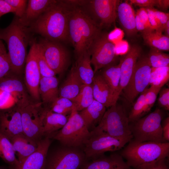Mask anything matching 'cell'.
I'll return each mask as SVG.
<instances>
[{
    "mask_svg": "<svg viewBox=\"0 0 169 169\" xmlns=\"http://www.w3.org/2000/svg\"><path fill=\"white\" fill-rule=\"evenodd\" d=\"M147 89V88L140 94L127 115L130 123L138 120L146 114L145 97Z\"/></svg>",
    "mask_w": 169,
    "mask_h": 169,
    "instance_id": "e575fe53",
    "label": "cell"
},
{
    "mask_svg": "<svg viewBox=\"0 0 169 169\" xmlns=\"http://www.w3.org/2000/svg\"><path fill=\"white\" fill-rule=\"evenodd\" d=\"M0 169H8L6 168L5 167L2 166H0Z\"/></svg>",
    "mask_w": 169,
    "mask_h": 169,
    "instance_id": "6f0895ef",
    "label": "cell"
},
{
    "mask_svg": "<svg viewBox=\"0 0 169 169\" xmlns=\"http://www.w3.org/2000/svg\"><path fill=\"white\" fill-rule=\"evenodd\" d=\"M51 142V139L49 137L41 139L35 152L17 167L8 169H45L48 150Z\"/></svg>",
    "mask_w": 169,
    "mask_h": 169,
    "instance_id": "e0dca14e",
    "label": "cell"
},
{
    "mask_svg": "<svg viewBox=\"0 0 169 169\" xmlns=\"http://www.w3.org/2000/svg\"><path fill=\"white\" fill-rule=\"evenodd\" d=\"M74 64L83 84H92L95 74L91 66V56L89 52L77 57Z\"/></svg>",
    "mask_w": 169,
    "mask_h": 169,
    "instance_id": "83f0119b",
    "label": "cell"
},
{
    "mask_svg": "<svg viewBox=\"0 0 169 169\" xmlns=\"http://www.w3.org/2000/svg\"><path fill=\"white\" fill-rule=\"evenodd\" d=\"M163 113L156 108L153 112L129 123L133 139L138 142H166L163 137L161 121Z\"/></svg>",
    "mask_w": 169,
    "mask_h": 169,
    "instance_id": "52a82bcc",
    "label": "cell"
},
{
    "mask_svg": "<svg viewBox=\"0 0 169 169\" xmlns=\"http://www.w3.org/2000/svg\"><path fill=\"white\" fill-rule=\"evenodd\" d=\"M117 15L120 23L127 36H131L137 32L136 27V13L131 6L127 2L119 3Z\"/></svg>",
    "mask_w": 169,
    "mask_h": 169,
    "instance_id": "cb8c5ba5",
    "label": "cell"
},
{
    "mask_svg": "<svg viewBox=\"0 0 169 169\" xmlns=\"http://www.w3.org/2000/svg\"><path fill=\"white\" fill-rule=\"evenodd\" d=\"M37 59L41 77L55 76L54 72L50 68L44 58L38 43Z\"/></svg>",
    "mask_w": 169,
    "mask_h": 169,
    "instance_id": "f35d334b",
    "label": "cell"
},
{
    "mask_svg": "<svg viewBox=\"0 0 169 169\" xmlns=\"http://www.w3.org/2000/svg\"><path fill=\"white\" fill-rule=\"evenodd\" d=\"M21 114L23 134L28 137L38 141L43 136L42 132V116L44 109L41 103H33L28 98L17 103Z\"/></svg>",
    "mask_w": 169,
    "mask_h": 169,
    "instance_id": "9c48e42d",
    "label": "cell"
},
{
    "mask_svg": "<svg viewBox=\"0 0 169 169\" xmlns=\"http://www.w3.org/2000/svg\"><path fill=\"white\" fill-rule=\"evenodd\" d=\"M58 80L55 76L41 77L39 93L44 103L51 104L59 97Z\"/></svg>",
    "mask_w": 169,
    "mask_h": 169,
    "instance_id": "484cf974",
    "label": "cell"
},
{
    "mask_svg": "<svg viewBox=\"0 0 169 169\" xmlns=\"http://www.w3.org/2000/svg\"><path fill=\"white\" fill-rule=\"evenodd\" d=\"M131 4L138 6L141 8H153L154 6L158 7L159 0H130Z\"/></svg>",
    "mask_w": 169,
    "mask_h": 169,
    "instance_id": "7dc6e473",
    "label": "cell"
},
{
    "mask_svg": "<svg viewBox=\"0 0 169 169\" xmlns=\"http://www.w3.org/2000/svg\"><path fill=\"white\" fill-rule=\"evenodd\" d=\"M68 120L66 115L54 112L49 109H44L42 116L43 136L49 137L62 128Z\"/></svg>",
    "mask_w": 169,
    "mask_h": 169,
    "instance_id": "603a6c76",
    "label": "cell"
},
{
    "mask_svg": "<svg viewBox=\"0 0 169 169\" xmlns=\"http://www.w3.org/2000/svg\"><path fill=\"white\" fill-rule=\"evenodd\" d=\"M129 121L125 109L116 103L105 112L99 124L90 132L104 134L115 137L132 135Z\"/></svg>",
    "mask_w": 169,
    "mask_h": 169,
    "instance_id": "8992f818",
    "label": "cell"
},
{
    "mask_svg": "<svg viewBox=\"0 0 169 169\" xmlns=\"http://www.w3.org/2000/svg\"><path fill=\"white\" fill-rule=\"evenodd\" d=\"M158 103L160 106L166 110H169V88H161L159 92Z\"/></svg>",
    "mask_w": 169,
    "mask_h": 169,
    "instance_id": "7bdbcfd3",
    "label": "cell"
},
{
    "mask_svg": "<svg viewBox=\"0 0 169 169\" xmlns=\"http://www.w3.org/2000/svg\"><path fill=\"white\" fill-rule=\"evenodd\" d=\"M169 79V66L151 67L149 85L162 87Z\"/></svg>",
    "mask_w": 169,
    "mask_h": 169,
    "instance_id": "836d02e7",
    "label": "cell"
},
{
    "mask_svg": "<svg viewBox=\"0 0 169 169\" xmlns=\"http://www.w3.org/2000/svg\"><path fill=\"white\" fill-rule=\"evenodd\" d=\"M80 169H133L125 161L120 153L105 155L95 159L86 161Z\"/></svg>",
    "mask_w": 169,
    "mask_h": 169,
    "instance_id": "d6986e66",
    "label": "cell"
},
{
    "mask_svg": "<svg viewBox=\"0 0 169 169\" xmlns=\"http://www.w3.org/2000/svg\"><path fill=\"white\" fill-rule=\"evenodd\" d=\"M0 90L11 93L18 102L27 97L22 82L10 77V73L0 80Z\"/></svg>",
    "mask_w": 169,
    "mask_h": 169,
    "instance_id": "f1b7e54d",
    "label": "cell"
},
{
    "mask_svg": "<svg viewBox=\"0 0 169 169\" xmlns=\"http://www.w3.org/2000/svg\"><path fill=\"white\" fill-rule=\"evenodd\" d=\"M165 32V35L169 37V20L166 23L164 29Z\"/></svg>",
    "mask_w": 169,
    "mask_h": 169,
    "instance_id": "9f6ffc18",
    "label": "cell"
},
{
    "mask_svg": "<svg viewBox=\"0 0 169 169\" xmlns=\"http://www.w3.org/2000/svg\"><path fill=\"white\" fill-rule=\"evenodd\" d=\"M154 12L159 26L158 31L162 33L167 22L169 20V13L160 11L154 9Z\"/></svg>",
    "mask_w": 169,
    "mask_h": 169,
    "instance_id": "f6af8a7d",
    "label": "cell"
},
{
    "mask_svg": "<svg viewBox=\"0 0 169 169\" xmlns=\"http://www.w3.org/2000/svg\"><path fill=\"white\" fill-rule=\"evenodd\" d=\"M69 8L62 1H56L34 21L32 28L48 40L59 42L69 40Z\"/></svg>",
    "mask_w": 169,
    "mask_h": 169,
    "instance_id": "7a4b0ae2",
    "label": "cell"
},
{
    "mask_svg": "<svg viewBox=\"0 0 169 169\" xmlns=\"http://www.w3.org/2000/svg\"><path fill=\"white\" fill-rule=\"evenodd\" d=\"M141 53L139 46L133 45L129 49L125 56L120 59V78L117 94L118 98L128 84Z\"/></svg>",
    "mask_w": 169,
    "mask_h": 169,
    "instance_id": "ac0fdd59",
    "label": "cell"
},
{
    "mask_svg": "<svg viewBox=\"0 0 169 169\" xmlns=\"http://www.w3.org/2000/svg\"><path fill=\"white\" fill-rule=\"evenodd\" d=\"M18 100L11 93L0 90V111L12 108Z\"/></svg>",
    "mask_w": 169,
    "mask_h": 169,
    "instance_id": "60d3db41",
    "label": "cell"
},
{
    "mask_svg": "<svg viewBox=\"0 0 169 169\" xmlns=\"http://www.w3.org/2000/svg\"><path fill=\"white\" fill-rule=\"evenodd\" d=\"M147 12L149 20L152 29L156 31L159 29V26L154 12V8H145Z\"/></svg>",
    "mask_w": 169,
    "mask_h": 169,
    "instance_id": "c3c4849f",
    "label": "cell"
},
{
    "mask_svg": "<svg viewBox=\"0 0 169 169\" xmlns=\"http://www.w3.org/2000/svg\"><path fill=\"white\" fill-rule=\"evenodd\" d=\"M83 84L74 64L61 86L59 89V96L72 101L79 92Z\"/></svg>",
    "mask_w": 169,
    "mask_h": 169,
    "instance_id": "44dd1931",
    "label": "cell"
},
{
    "mask_svg": "<svg viewBox=\"0 0 169 169\" xmlns=\"http://www.w3.org/2000/svg\"><path fill=\"white\" fill-rule=\"evenodd\" d=\"M85 161L81 148L62 145L47 157L45 169H80Z\"/></svg>",
    "mask_w": 169,
    "mask_h": 169,
    "instance_id": "30bf717a",
    "label": "cell"
},
{
    "mask_svg": "<svg viewBox=\"0 0 169 169\" xmlns=\"http://www.w3.org/2000/svg\"><path fill=\"white\" fill-rule=\"evenodd\" d=\"M94 100L92 84H83L79 94L72 102L77 111L79 112L88 107Z\"/></svg>",
    "mask_w": 169,
    "mask_h": 169,
    "instance_id": "d6a6232c",
    "label": "cell"
},
{
    "mask_svg": "<svg viewBox=\"0 0 169 169\" xmlns=\"http://www.w3.org/2000/svg\"><path fill=\"white\" fill-rule=\"evenodd\" d=\"M151 70L147 57H140L128 84L122 92L129 103H132L138 95L149 85Z\"/></svg>",
    "mask_w": 169,
    "mask_h": 169,
    "instance_id": "8fae6325",
    "label": "cell"
},
{
    "mask_svg": "<svg viewBox=\"0 0 169 169\" xmlns=\"http://www.w3.org/2000/svg\"><path fill=\"white\" fill-rule=\"evenodd\" d=\"M91 135L83 147L86 161L96 159L107 151L120 150L133 138L132 135L120 137L101 133Z\"/></svg>",
    "mask_w": 169,
    "mask_h": 169,
    "instance_id": "ba28073f",
    "label": "cell"
},
{
    "mask_svg": "<svg viewBox=\"0 0 169 169\" xmlns=\"http://www.w3.org/2000/svg\"><path fill=\"white\" fill-rule=\"evenodd\" d=\"M51 104L49 109L51 111L66 116L68 114H70L75 106L71 100L59 96Z\"/></svg>",
    "mask_w": 169,
    "mask_h": 169,
    "instance_id": "d590c367",
    "label": "cell"
},
{
    "mask_svg": "<svg viewBox=\"0 0 169 169\" xmlns=\"http://www.w3.org/2000/svg\"><path fill=\"white\" fill-rule=\"evenodd\" d=\"M114 45L115 52L117 55L126 54L130 49L128 42L125 40H122Z\"/></svg>",
    "mask_w": 169,
    "mask_h": 169,
    "instance_id": "681fc988",
    "label": "cell"
},
{
    "mask_svg": "<svg viewBox=\"0 0 169 169\" xmlns=\"http://www.w3.org/2000/svg\"><path fill=\"white\" fill-rule=\"evenodd\" d=\"M56 1L52 0H28L24 15L21 18H19L22 23L27 26L31 21L37 19Z\"/></svg>",
    "mask_w": 169,
    "mask_h": 169,
    "instance_id": "4316f807",
    "label": "cell"
},
{
    "mask_svg": "<svg viewBox=\"0 0 169 169\" xmlns=\"http://www.w3.org/2000/svg\"><path fill=\"white\" fill-rule=\"evenodd\" d=\"M0 132L10 140L23 134L21 114L18 106L0 111Z\"/></svg>",
    "mask_w": 169,
    "mask_h": 169,
    "instance_id": "2e32d148",
    "label": "cell"
},
{
    "mask_svg": "<svg viewBox=\"0 0 169 169\" xmlns=\"http://www.w3.org/2000/svg\"><path fill=\"white\" fill-rule=\"evenodd\" d=\"M136 14L139 17L142 21L148 28L153 30L149 22L147 12L145 8H141L137 10Z\"/></svg>",
    "mask_w": 169,
    "mask_h": 169,
    "instance_id": "f907efd6",
    "label": "cell"
},
{
    "mask_svg": "<svg viewBox=\"0 0 169 169\" xmlns=\"http://www.w3.org/2000/svg\"><path fill=\"white\" fill-rule=\"evenodd\" d=\"M169 6V0H159L158 8L163 9L166 10L168 8Z\"/></svg>",
    "mask_w": 169,
    "mask_h": 169,
    "instance_id": "11a10c76",
    "label": "cell"
},
{
    "mask_svg": "<svg viewBox=\"0 0 169 169\" xmlns=\"http://www.w3.org/2000/svg\"><path fill=\"white\" fill-rule=\"evenodd\" d=\"M124 34V32L122 30L116 27L108 34L107 38L110 41L115 45L122 40Z\"/></svg>",
    "mask_w": 169,
    "mask_h": 169,
    "instance_id": "bcb514c9",
    "label": "cell"
},
{
    "mask_svg": "<svg viewBox=\"0 0 169 169\" xmlns=\"http://www.w3.org/2000/svg\"><path fill=\"white\" fill-rule=\"evenodd\" d=\"M27 26L17 17L8 27L0 31V39L7 45L11 72L16 74L22 72L27 57L30 36Z\"/></svg>",
    "mask_w": 169,
    "mask_h": 169,
    "instance_id": "3957f363",
    "label": "cell"
},
{
    "mask_svg": "<svg viewBox=\"0 0 169 169\" xmlns=\"http://www.w3.org/2000/svg\"><path fill=\"white\" fill-rule=\"evenodd\" d=\"M147 57L151 67L169 66V55L163 53L156 49L152 48Z\"/></svg>",
    "mask_w": 169,
    "mask_h": 169,
    "instance_id": "8d00e7d4",
    "label": "cell"
},
{
    "mask_svg": "<svg viewBox=\"0 0 169 169\" xmlns=\"http://www.w3.org/2000/svg\"><path fill=\"white\" fill-rule=\"evenodd\" d=\"M135 22L136 28L137 31L142 33L148 30H152L148 28L146 26L139 17L136 13Z\"/></svg>",
    "mask_w": 169,
    "mask_h": 169,
    "instance_id": "db71d44e",
    "label": "cell"
},
{
    "mask_svg": "<svg viewBox=\"0 0 169 169\" xmlns=\"http://www.w3.org/2000/svg\"><path fill=\"white\" fill-rule=\"evenodd\" d=\"M10 13H15L14 9L5 0H0V18L3 15Z\"/></svg>",
    "mask_w": 169,
    "mask_h": 169,
    "instance_id": "816d5d0a",
    "label": "cell"
},
{
    "mask_svg": "<svg viewBox=\"0 0 169 169\" xmlns=\"http://www.w3.org/2000/svg\"><path fill=\"white\" fill-rule=\"evenodd\" d=\"M121 62L118 64H112L103 68L100 74L115 94L116 99L120 78Z\"/></svg>",
    "mask_w": 169,
    "mask_h": 169,
    "instance_id": "f546056e",
    "label": "cell"
},
{
    "mask_svg": "<svg viewBox=\"0 0 169 169\" xmlns=\"http://www.w3.org/2000/svg\"><path fill=\"white\" fill-rule=\"evenodd\" d=\"M166 158L141 166L133 169H169Z\"/></svg>",
    "mask_w": 169,
    "mask_h": 169,
    "instance_id": "ee69618b",
    "label": "cell"
},
{
    "mask_svg": "<svg viewBox=\"0 0 169 169\" xmlns=\"http://www.w3.org/2000/svg\"><path fill=\"white\" fill-rule=\"evenodd\" d=\"M91 136L74 106L65 125L49 138L59 141L63 146L82 148Z\"/></svg>",
    "mask_w": 169,
    "mask_h": 169,
    "instance_id": "5b68a950",
    "label": "cell"
},
{
    "mask_svg": "<svg viewBox=\"0 0 169 169\" xmlns=\"http://www.w3.org/2000/svg\"><path fill=\"white\" fill-rule=\"evenodd\" d=\"M10 140L19 164L35 152L38 146V141L33 140L23 134L14 136Z\"/></svg>",
    "mask_w": 169,
    "mask_h": 169,
    "instance_id": "7402d4cb",
    "label": "cell"
},
{
    "mask_svg": "<svg viewBox=\"0 0 169 169\" xmlns=\"http://www.w3.org/2000/svg\"><path fill=\"white\" fill-rule=\"evenodd\" d=\"M0 157L9 165V168H15L19 165L10 140L0 132Z\"/></svg>",
    "mask_w": 169,
    "mask_h": 169,
    "instance_id": "4dcf8cb0",
    "label": "cell"
},
{
    "mask_svg": "<svg viewBox=\"0 0 169 169\" xmlns=\"http://www.w3.org/2000/svg\"><path fill=\"white\" fill-rule=\"evenodd\" d=\"M91 11L98 21L97 24L109 26L115 21L119 0H94L90 1Z\"/></svg>",
    "mask_w": 169,
    "mask_h": 169,
    "instance_id": "9a60e30c",
    "label": "cell"
},
{
    "mask_svg": "<svg viewBox=\"0 0 169 169\" xmlns=\"http://www.w3.org/2000/svg\"><path fill=\"white\" fill-rule=\"evenodd\" d=\"M120 154L133 169L166 158L169 156V142H138L132 139Z\"/></svg>",
    "mask_w": 169,
    "mask_h": 169,
    "instance_id": "277c9868",
    "label": "cell"
},
{
    "mask_svg": "<svg viewBox=\"0 0 169 169\" xmlns=\"http://www.w3.org/2000/svg\"><path fill=\"white\" fill-rule=\"evenodd\" d=\"M142 33L145 42L152 48L159 50L169 51V37L162 32L151 30Z\"/></svg>",
    "mask_w": 169,
    "mask_h": 169,
    "instance_id": "1f68e13d",
    "label": "cell"
},
{
    "mask_svg": "<svg viewBox=\"0 0 169 169\" xmlns=\"http://www.w3.org/2000/svg\"><path fill=\"white\" fill-rule=\"evenodd\" d=\"M163 137L165 142L169 141V117H167L161 124Z\"/></svg>",
    "mask_w": 169,
    "mask_h": 169,
    "instance_id": "f5cc1de1",
    "label": "cell"
},
{
    "mask_svg": "<svg viewBox=\"0 0 169 169\" xmlns=\"http://www.w3.org/2000/svg\"><path fill=\"white\" fill-rule=\"evenodd\" d=\"M106 108L94 100L88 107L79 112L90 132L99 124L106 111Z\"/></svg>",
    "mask_w": 169,
    "mask_h": 169,
    "instance_id": "d4e9b609",
    "label": "cell"
},
{
    "mask_svg": "<svg viewBox=\"0 0 169 169\" xmlns=\"http://www.w3.org/2000/svg\"><path fill=\"white\" fill-rule=\"evenodd\" d=\"M11 72V65L4 45L0 39V80Z\"/></svg>",
    "mask_w": 169,
    "mask_h": 169,
    "instance_id": "74e56055",
    "label": "cell"
},
{
    "mask_svg": "<svg viewBox=\"0 0 169 169\" xmlns=\"http://www.w3.org/2000/svg\"><path fill=\"white\" fill-rule=\"evenodd\" d=\"M15 11V14L19 18H21L25 13L27 5V1L25 0H5Z\"/></svg>",
    "mask_w": 169,
    "mask_h": 169,
    "instance_id": "b9f144b4",
    "label": "cell"
},
{
    "mask_svg": "<svg viewBox=\"0 0 169 169\" xmlns=\"http://www.w3.org/2000/svg\"><path fill=\"white\" fill-rule=\"evenodd\" d=\"M69 8V40L76 57L89 52L94 41L101 32L100 27L81 9Z\"/></svg>",
    "mask_w": 169,
    "mask_h": 169,
    "instance_id": "6da1fadb",
    "label": "cell"
},
{
    "mask_svg": "<svg viewBox=\"0 0 169 169\" xmlns=\"http://www.w3.org/2000/svg\"><path fill=\"white\" fill-rule=\"evenodd\" d=\"M162 87L151 86L147 88L145 97V111L147 114L153 106L158 94Z\"/></svg>",
    "mask_w": 169,
    "mask_h": 169,
    "instance_id": "ab89813d",
    "label": "cell"
},
{
    "mask_svg": "<svg viewBox=\"0 0 169 169\" xmlns=\"http://www.w3.org/2000/svg\"><path fill=\"white\" fill-rule=\"evenodd\" d=\"M47 63L56 74L67 69L69 57L66 50L59 43L45 38L38 43Z\"/></svg>",
    "mask_w": 169,
    "mask_h": 169,
    "instance_id": "4fadbf2b",
    "label": "cell"
},
{
    "mask_svg": "<svg viewBox=\"0 0 169 169\" xmlns=\"http://www.w3.org/2000/svg\"><path fill=\"white\" fill-rule=\"evenodd\" d=\"M94 99L109 108L117 103L114 94L100 74L96 73L92 84Z\"/></svg>",
    "mask_w": 169,
    "mask_h": 169,
    "instance_id": "ffe728a7",
    "label": "cell"
},
{
    "mask_svg": "<svg viewBox=\"0 0 169 169\" xmlns=\"http://www.w3.org/2000/svg\"><path fill=\"white\" fill-rule=\"evenodd\" d=\"M38 43L33 42L27 54L25 63V81L27 88L32 96L38 100L40 97L39 84L41 76L37 59Z\"/></svg>",
    "mask_w": 169,
    "mask_h": 169,
    "instance_id": "5bb4252c",
    "label": "cell"
},
{
    "mask_svg": "<svg viewBox=\"0 0 169 169\" xmlns=\"http://www.w3.org/2000/svg\"><path fill=\"white\" fill-rule=\"evenodd\" d=\"M107 35L106 33L101 32L89 50L95 74L100 69L113 64L117 58L115 45L109 40Z\"/></svg>",
    "mask_w": 169,
    "mask_h": 169,
    "instance_id": "7c38bea8",
    "label": "cell"
}]
</instances>
